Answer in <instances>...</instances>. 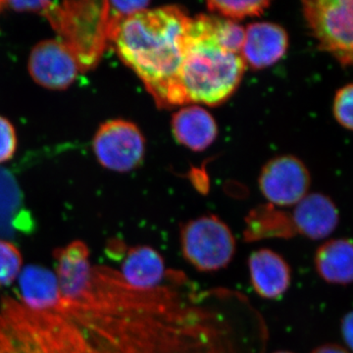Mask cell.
Instances as JSON below:
<instances>
[{"instance_id":"obj_17","label":"cell","mask_w":353,"mask_h":353,"mask_svg":"<svg viewBox=\"0 0 353 353\" xmlns=\"http://www.w3.org/2000/svg\"><path fill=\"white\" fill-rule=\"evenodd\" d=\"M120 274L134 289H154L166 276L163 257L150 246H136L127 253Z\"/></svg>"},{"instance_id":"obj_2","label":"cell","mask_w":353,"mask_h":353,"mask_svg":"<svg viewBox=\"0 0 353 353\" xmlns=\"http://www.w3.org/2000/svg\"><path fill=\"white\" fill-rule=\"evenodd\" d=\"M0 353H136L85 328L63 311H36L0 301Z\"/></svg>"},{"instance_id":"obj_29","label":"cell","mask_w":353,"mask_h":353,"mask_svg":"<svg viewBox=\"0 0 353 353\" xmlns=\"http://www.w3.org/2000/svg\"><path fill=\"white\" fill-rule=\"evenodd\" d=\"M273 353H292V352H273Z\"/></svg>"},{"instance_id":"obj_19","label":"cell","mask_w":353,"mask_h":353,"mask_svg":"<svg viewBox=\"0 0 353 353\" xmlns=\"http://www.w3.org/2000/svg\"><path fill=\"white\" fill-rule=\"evenodd\" d=\"M270 2L265 0H248V1H223L211 0L208 2V8L211 12H215L228 18V20H243L248 17L261 15L266 10Z\"/></svg>"},{"instance_id":"obj_11","label":"cell","mask_w":353,"mask_h":353,"mask_svg":"<svg viewBox=\"0 0 353 353\" xmlns=\"http://www.w3.org/2000/svg\"><path fill=\"white\" fill-rule=\"evenodd\" d=\"M292 221L299 234L318 241L334 233L340 222V215L331 197L315 192L296 204Z\"/></svg>"},{"instance_id":"obj_1","label":"cell","mask_w":353,"mask_h":353,"mask_svg":"<svg viewBox=\"0 0 353 353\" xmlns=\"http://www.w3.org/2000/svg\"><path fill=\"white\" fill-rule=\"evenodd\" d=\"M190 19L179 6L148 8L121 21L110 32L109 43L159 108L185 104L179 74L189 41Z\"/></svg>"},{"instance_id":"obj_4","label":"cell","mask_w":353,"mask_h":353,"mask_svg":"<svg viewBox=\"0 0 353 353\" xmlns=\"http://www.w3.org/2000/svg\"><path fill=\"white\" fill-rule=\"evenodd\" d=\"M43 15L75 55L81 71L99 64L110 36L108 1L52 2Z\"/></svg>"},{"instance_id":"obj_9","label":"cell","mask_w":353,"mask_h":353,"mask_svg":"<svg viewBox=\"0 0 353 353\" xmlns=\"http://www.w3.org/2000/svg\"><path fill=\"white\" fill-rule=\"evenodd\" d=\"M29 71L39 85L50 90H64L76 80L80 65L75 55L61 41H43L34 46Z\"/></svg>"},{"instance_id":"obj_10","label":"cell","mask_w":353,"mask_h":353,"mask_svg":"<svg viewBox=\"0 0 353 353\" xmlns=\"http://www.w3.org/2000/svg\"><path fill=\"white\" fill-rule=\"evenodd\" d=\"M289 48V34L282 26L257 22L245 29L241 57L252 69L261 70L280 61Z\"/></svg>"},{"instance_id":"obj_28","label":"cell","mask_w":353,"mask_h":353,"mask_svg":"<svg viewBox=\"0 0 353 353\" xmlns=\"http://www.w3.org/2000/svg\"><path fill=\"white\" fill-rule=\"evenodd\" d=\"M3 8H6V1H0V12H1Z\"/></svg>"},{"instance_id":"obj_6","label":"cell","mask_w":353,"mask_h":353,"mask_svg":"<svg viewBox=\"0 0 353 353\" xmlns=\"http://www.w3.org/2000/svg\"><path fill=\"white\" fill-rule=\"evenodd\" d=\"M181 245L183 257L201 272L225 268L236 252L231 229L215 215L201 216L185 223L181 231Z\"/></svg>"},{"instance_id":"obj_3","label":"cell","mask_w":353,"mask_h":353,"mask_svg":"<svg viewBox=\"0 0 353 353\" xmlns=\"http://www.w3.org/2000/svg\"><path fill=\"white\" fill-rule=\"evenodd\" d=\"M211 16L190 19L189 41L183 57L179 85L185 104L215 106L236 92L246 64L241 54L225 50L213 38Z\"/></svg>"},{"instance_id":"obj_12","label":"cell","mask_w":353,"mask_h":353,"mask_svg":"<svg viewBox=\"0 0 353 353\" xmlns=\"http://www.w3.org/2000/svg\"><path fill=\"white\" fill-rule=\"evenodd\" d=\"M248 268L253 289L262 299H278L289 290L290 268L279 253L268 248L256 250L248 259Z\"/></svg>"},{"instance_id":"obj_25","label":"cell","mask_w":353,"mask_h":353,"mask_svg":"<svg viewBox=\"0 0 353 353\" xmlns=\"http://www.w3.org/2000/svg\"><path fill=\"white\" fill-rule=\"evenodd\" d=\"M51 1H6V7L17 11H32L44 14L50 8Z\"/></svg>"},{"instance_id":"obj_23","label":"cell","mask_w":353,"mask_h":353,"mask_svg":"<svg viewBox=\"0 0 353 353\" xmlns=\"http://www.w3.org/2000/svg\"><path fill=\"white\" fill-rule=\"evenodd\" d=\"M150 4L148 1H108L110 32L121 21L146 10Z\"/></svg>"},{"instance_id":"obj_18","label":"cell","mask_w":353,"mask_h":353,"mask_svg":"<svg viewBox=\"0 0 353 353\" xmlns=\"http://www.w3.org/2000/svg\"><path fill=\"white\" fill-rule=\"evenodd\" d=\"M315 268L320 277L333 285L353 283V241L334 239L326 241L316 250Z\"/></svg>"},{"instance_id":"obj_15","label":"cell","mask_w":353,"mask_h":353,"mask_svg":"<svg viewBox=\"0 0 353 353\" xmlns=\"http://www.w3.org/2000/svg\"><path fill=\"white\" fill-rule=\"evenodd\" d=\"M171 126L176 141L194 152L205 150L218 136L214 117L201 106H185L176 111Z\"/></svg>"},{"instance_id":"obj_13","label":"cell","mask_w":353,"mask_h":353,"mask_svg":"<svg viewBox=\"0 0 353 353\" xmlns=\"http://www.w3.org/2000/svg\"><path fill=\"white\" fill-rule=\"evenodd\" d=\"M34 229L31 213L24 205V196L17 181L0 167V240L12 241Z\"/></svg>"},{"instance_id":"obj_20","label":"cell","mask_w":353,"mask_h":353,"mask_svg":"<svg viewBox=\"0 0 353 353\" xmlns=\"http://www.w3.org/2000/svg\"><path fill=\"white\" fill-rule=\"evenodd\" d=\"M211 34L225 50L241 54L245 41V28L238 23L211 16Z\"/></svg>"},{"instance_id":"obj_26","label":"cell","mask_w":353,"mask_h":353,"mask_svg":"<svg viewBox=\"0 0 353 353\" xmlns=\"http://www.w3.org/2000/svg\"><path fill=\"white\" fill-rule=\"evenodd\" d=\"M341 332L345 345L353 352V311L343 316L341 323Z\"/></svg>"},{"instance_id":"obj_16","label":"cell","mask_w":353,"mask_h":353,"mask_svg":"<svg viewBox=\"0 0 353 353\" xmlns=\"http://www.w3.org/2000/svg\"><path fill=\"white\" fill-rule=\"evenodd\" d=\"M22 303L36 311H55L62 303L57 275L44 267L29 265L21 271Z\"/></svg>"},{"instance_id":"obj_7","label":"cell","mask_w":353,"mask_h":353,"mask_svg":"<svg viewBox=\"0 0 353 353\" xmlns=\"http://www.w3.org/2000/svg\"><path fill=\"white\" fill-rule=\"evenodd\" d=\"M94 150L102 166L125 173L143 163L145 139L134 123L122 119L109 120L95 134Z\"/></svg>"},{"instance_id":"obj_8","label":"cell","mask_w":353,"mask_h":353,"mask_svg":"<svg viewBox=\"0 0 353 353\" xmlns=\"http://www.w3.org/2000/svg\"><path fill=\"white\" fill-rule=\"evenodd\" d=\"M259 183L260 192L271 204L292 206L307 196L311 176L299 158L283 155L265 164Z\"/></svg>"},{"instance_id":"obj_27","label":"cell","mask_w":353,"mask_h":353,"mask_svg":"<svg viewBox=\"0 0 353 353\" xmlns=\"http://www.w3.org/2000/svg\"><path fill=\"white\" fill-rule=\"evenodd\" d=\"M311 353H350L345 347L339 345L329 343V345H321V347L315 348Z\"/></svg>"},{"instance_id":"obj_21","label":"cell","mask_w":353,"mask_h":353,"mask_svg":"<svg viewBox=\"0 0 353 353\" xmlns=\"http://www.w3.org/2000/svg\"><path fill=\"white\" fill-rule=\"evenodd\" d=\"M23 257L17 246L0 240V288L12 284L22 271Z\"/></svg>"},{"instance_id":"obj_24","label":"cell","mask_w":353,"mask_h":353,"mask_svg":"<svg viewBox=\"0 0 353 353\" xmlns=\"http://www.w3.org/2000/svg\"><path fill=\"white\" fill-rule=\"evenodd\" d=\"M17 146L15 130L6 118L0 116V163L12 158Z\"/></svg>"},{"instance_id":"obj_5","label":"cell","mask_w":353,"mask_h":353,"mask_svg":"<svg viewBox=\"0 0 353 353\" xmlns=\"http://www.w3.org/2000/svg\"><path fill=\"white\" fill-rule=\"evenodd\" d=\"M303 12L320 50L353 67V0H306Z\"/></svg>"},{"instance_id":"obj_14","label":"cell","mask_w":353,"mask_h":353,"mask_svg":"<svg viewBox=\"0 0 353 353\" xmlns=\"http://www.w3.org/2000/svg\"><path fill=\"white\" fill-rule=\"evenodd\" d=\"M55 260L62 299L73 301L85 289L92 272L88 245L81 241H73L55 252Z\"/></svg>"},{"instance_id":"obj_22","label":"cell","mask_w":353,"mask_h":353,"mask_svg":"<svg viewBox=\"0 0 353 353\" xmlns=\"http://www.w3.org/2000/svg\"><path fill=\"white\" fill-rule=\"evenodd\" d=\"M333 112L341 127L353 131V83L343 85L336 92Z\"/></svg>"}]
</instances>
